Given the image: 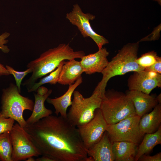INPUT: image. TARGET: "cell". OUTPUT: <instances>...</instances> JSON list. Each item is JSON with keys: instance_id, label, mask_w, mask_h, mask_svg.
<instances>
[{"instance_id": "obj_2", "label": "cell", "mask_w": 161, "mask_h": 161, "mask_svg": "<svg viewBox=\"0 0 161 161\" xmlns=\"http://www.w3.org/2000/svg\"><path fill=\"white\" fill-rule=\"evenodd\" d=\"M85 55L82 50L74 51L69 44H60L43 52L38 58L28 64L27 67L32 69V74L23 84L28 86L29 88L38 78L54 70L61 62L80 58Z\"/></svg>"}, {"instance_id": "obj_7", "label": "cell", "mask_w": 161, "mask_h": 161, "mask_svg": "<svg viewBox=\"0 0 161 161\" xmlns=\"http://www.w3.org/2000/svg\"><path fill=\"white\" fill-rule=\"evenodd\" d=\"M140 118L136 115L116 123L108 124L106 131L111 141H124L138 144L144 135L139 128Z\"/></svg>"}, {"instance_id": "obj_8", "label": "cell", "mask_w": 161, "mask_h": 161, "mask_svg": "<svg viewBox=\"0 0 161 161\" xmlns=\"http://www.w3.org/2000/svg\"><path fill=\"white\" fill-rule=\"evenodd\" d=\"M10 136L13 148L12 161L26 160L30 157L41 155L23 128L18 123L13 125Z\"/></svg>"}, {"instance_id": "obj_3", "label": "cell", "mask_w": 161, "mask_h": 161, "mask_svg": "<svg viewBox=\"0 0 161 161\" xmlns=\"http://www.w3.org/2000/svg\"><path fill=\"white\" fill-rule=\"evenodd\" d=\"M139 42L128 43L118 50L117 53L101 72L102 78L95 89L104 93L108 81L112 78L124 75L130 72L144 70L136 62L139 48Z\"/></svg>"}, {"instance_id": "obj_9", "label": "cell", "mask_w": 161, "mask_h": 161, "mask_svg": "<svg viewBox=\"0 0 161 161\" xmlns=\"http://www.w3.org/2000/svg\"><path fill=\"white\" fill-rule=\"evenodd\" d=\"M95 16L90 13H83L78 4L73 5L71 11L67 13L66 18L73 25L76 26L84 38H91L97 46L98 49L109 43L104 37L97 34L92 29L90 21L93 20Z\"/></svg>"}, {"instance_id": "obj_20", "label": "cell", "mask_w": 161, "mask_h": 161, "mask_svg": "<svg viewBox=\"0 0 161 161\" xmlns=\"http://www.w3.org/2000/svg\"><path fill=\"white\" fill-rule=\"evenodd\" d=\"M142 141L138 145L134 161H138L142 155L150 153L156 145L161 144V125L155 132L145 134Z\"/></svg>"}, {"instance_id": "obj_23", "label": "cell", "mask_w": 161, "mask_h": 161, "mask_svg": "<svg viewBox=\"0 0 161 161\" xmlns=\"http://www.w3.org/2000/svg\"><path fill=\"white\" fill-rule=\"evenodd\" d=\"M158 57L157 52L152 51L142 54L140 57L137 58L136 62L140 66L144 69L155 63Z\"/></svg>"}, {"instance_id": "obj_14", "label": "cell", "mask_w": 161, "mask_h": 161, "mask_svg": "<svg viewBox=\"0 0 161 161\" xmlns=\"http://www.w3.org/2000/svg\"><path fill=\"white\" fill-rule=\"evenodd\" d=\"M88 156L94 161H114L112 142L105 131L100 140L92 147L86 149Z\"/></svg>"}, {"instance_id": "obj_4", "label": "cell", "mask_w": 161, "mask_h": 161, "mask_svg": "<svg viewBox=\"0 0 161 161\" xmlns=\"http://www.w3.org/2000/svg\"><path fill=\"white\" fill-rule=\"evenodd\" d=\"M100 109L108 125L136 115L133 103L126 94L113 89L105 91Z\"/></svg>"}, {"instance_id": "obj_15", "label": "cell", "mask_w": 161, "mask_h": 161, "mask_svg": "<svg viewBox=\"0 0 161 161\" xmlns=\"http://www.w3.org/2000/svg\"><path fill=\"white\" fill-rule=\"evenodd\" d=\"M83 82V78L81 76L74 83L69 85L66 92L61 96L55 98L48 97L47 102L52 104L54 107L55 113L56 116L60 114L64 118H67V110L68 107L72 103V96L75 89Z\"/></svg>"}, {"instance_id": "obj_29", "label": "cell", "mask_w": 161, "mask_h": 161, "mask_svg": "<svg viewBox=\"0 0 161 161\" xmlns=\"http://www.w3.org/2000/svg\"><path fill=\"white\" fill-rule=\"evenodd\" d=\"M160 26L161 25H159L158 27H157L155 28V30H154L153 31V32L151 33L152 34H151L149 35V36H151V37L147 38H144L142 39H141L140 41H150L157 40L158 38H159V37L154 35L160 34V31L158 32V31L160 30Z\"/></svg>"}, {"instance_id": "obj_26", "label": "cell", "mask_w": 161, "mask_h": 161, "mask_svg": "<svg viewBox=\"0 0 161 161\" xmlns=\"http://www.w3.org/2000/svg\"><path fill=\"white\" fill-rule=\"evenodd\" d=\"M10 35V34L5 32L0 35V49L4 53H7L10 51L8 47L4 44L7 43L8 40L6 39Z\"/></svg>"}, {"instance_id": "obj_11", "label": "cell", "mask_w": 161, "mask_h": 161, "mask_svg": "<svg viewBox=\"0 0 161 161\" xmlns=\"http://www.w3.org/2000/svg\"><path fill=\"white\" fill-rule=\"evenodd\" d=\"M129 90H137L149 94L156 87H161V74L143 70L134 72L127 82Z\"/></svg>"}, {"instance_id": "obj_21", "label": "cell", "mask_w": 161, "mask_h": 161, "mask_svg": "<svg viewBox=\"0 0 161 161\" xmlns=\"http://www.w3.org/2000/svg\"><path fill=\"white\" fill-rule=\"evenodd\" d=\"M10 131L0 134V158L2 161H12L13 148L10 138Z\"/></svg>"}, {"instance_id": "obj_32", "label": "cell", "mask_w": 161, "mask_h": 161, "mask_svg": "<svg viewBox=\"0 0 161 161\" xmlns=\"http://www.w3.org/2000/svg\"><path fill=\"white\" fill-rule=\"evenodd\" d=\"M156 98L158 104H161V95L160 93Z\"/></svg>"}, {"instance_id": "obj_19", "label": "cell", "mask_w": 161, "mask_h": 161, "mask_svg": "<svg viewBox=\"0 0 161 161\" xmlns=\"http://www.w3.org/2000/svg\"><path fill=\"white\" fill-rule=\"evenodd\" d=\"M52 92V90L49 89L44 95H41L38 93L34 94L35 101L32 112L31 115L26 121L27 124H32L52 114V111L45 107L44 102Z\"/></svg>"}, {"instance_id": "obj_30", "label": "cell", "mask_w": 161, "mask_h": 161, "mask_svg": "<svg viewBox=\"0 0 161 161\" xmlns=\"http://www.w3.org/2000/svg\"><path fill=\"white\" fill-rule=\"evenodd\" d=\"M42 156L39 158H38L35 160L36 161H56V160L52 157L47 155H42Z\"/></svg>"}, {"instance_id": "obj_6", "label": "cell", "mask_w": 161, "mask_h": 161, "mask_svg": "<svg viewBox=\"0 0 161 161\" xmlns=\"http://www.w3.org/2000/svg\"><path fill=\"white\" fill-rule=\"evenodd\" d=\"M1 104V112L4 117L13 119L22 128L26 126L27 123L23 117L24 111H32L34 103L28 97L21 95L16 85L11 83L3 90Z\"/></svg>"}, {"instance_id": "obj_12", "label": "cell", "mask_w": 161, "mask_h": 161, "mask_svg": "<svg viewBox=\"0 0 161 161\" xmlns=\"http://www.w3.org/2000/svg\"><path fill=\"white\" fill-rule=\"evenodd\" d=\"M109 55L107 49L102 48L95 53L82 57L80 62L83 72L89 75L101 73L108 64L107 57Z\"/></svg>"}, {"instance_id": "obj_5", "label": "cell", "mask_w": 161, "mask_h": 161, "mask_svg": "<svg viewBox=\"0 0 161 161\" xmlns=\"http://www.w3.org/2000/svg\"><path fill=\"white\" fill-rule=\"evenodd\" d=\"M104 94L95 89L90 97L85 98L79 91H75L71 106L67 114L68 120L76 127L89 122L94 118L96 109L100 108Z\"/></svg>"}, {"instance_id": "obj_17", "label": "cell", "mask_w": 161, "mask_h": 161, "mask_svg": "<svg viewBox=\"0 0 161 161\" xmlns=\"http://www.w3.org/2000/svg\"><path fill=\"white\" fill-rule=\"evenodd\" d=\"M138 144L124 141L112 143L114 161H134L137 154Z\"/></svg>"}, {"instance_id": "obj_1", "label": "cell", "mask_w": 161, "mask_h": 161, "mask_svg": "<svg viewBox=\"0 0 161 161\" xmlns=\"http://www.w3.org/2000/svg\"><path fill=\"white\" fill-rule=\"evenodd\" d=\"M23 128L41 155L56 161H86L87 154L77 127L67 118L50 115Z\"/></svg>"}, {"instance_id": "obj_10", "label": "cell", "mask_w": 161, "mask_h": 161, "mask_svg": "<svg viewBox=\"0 0 161 161\" xmlns=\"http://www.w3.org/2000/svg\"><path fill=\"white\" fill-rule=\"evenodd\" d=\"M108 124L100 108L96 109L94 118L89 122L77 127L86 149L98 142L106 131Z\"/></svg>"}, {"instance_id": "obj_13", "label": "cell", "mask_w": 161, "mask_h": 161, "mask_svg": "<svg viewBox=\"0 0 161 161\" xmlns=\"http://www.w3.org/2000/svg\"><path fill=\"white\" fill-rule=\"evenodd\" d=\"M125 94L132 101L136 115L140 117L158 104L156 97L140 91L128 90Z\"/></svg>"}, {"instance_id": "obj_25", "label": "cell", "mask_w": 161, "mask_h": 161, "mask_svg": "<svg viewBox=\"0 0 161 161\" xmlns=\"http://www.w3.org/2000/svg\"><path fill=\"white\" fill-rule=\"evenodd\" d=\"M14 122L15 120L12 118L4 117L0 111V134L10 131Z\"/></svg>"}, {"instance_id": "obj_33", "label": "cell", "mask_w": 161, "mask_h": 161, "mask_svg": "<svg viewBox=\"0 0 161 161\" xmlns=\"http://www.w3.org/2000/svg\"><path fill=\"white\" fill-rule=\"evenodd\" d=\"M26 161H35V160L32 157V156L30 157H28L26 160Z\"/></svg>"}, {"instance_id": "obj_27", "label": "cell", "mask_w": 161, "mask_h": 161, "mask_svg": "<svg viewBox=\"0 0 161 161\" xmlns=\"http://www.w3.org/2000/svg\"><path fill=\"white\" fill-rule=\"evenodd\" d=\"M138 161H161V153L160 152L156 154L151 156L143 154L140 157Z\"/></svg>"}, {"instance_id": "obj_34", "label": "cell", "mask_w": 161, "mask_h": 161, "mask_svg": "<svg viewBox=\"0 0 161 161\" xmlns=\"http://www.w3.org/2000/svg\"><path fill=\"white\" fill-rule=\"evenodd\" d=\"M86 161H94L93 158L91 156H89L86 158Z\"/></svg>"}, {"instance_id": "obj_35", "label": "cell", "mask_w": 161, "mask_h": 161, "mask_svg": "<svg viewBox=\"0 0 161 161\" xmlns=\"http://www.w3.org/2000/svg\"><path fill=\"white\" fill-rule=\"evenodd\" d=\"M153 0L157 2L160 5H161V0Z\"/></svg>"}, {"instance_id": "obj_36", "label": "cell", "mask_w": 161, "mask_h": 161, "mask_svg": "<svg viewBox=\"0 0 161 161\" xmlns=\"http://www.w3.org/2000/svg\"><path fill=\"white\" fill-rule=\"evenodd\" d=\"M1 160V159H0V161Z\"/></svg>"}, {"instance_id": "obj_31", "label": "cell", "mask_w": 161, "mask_h": 161, "mask_svg": "<svg viewBox=\"0 0 161 161\" xmlns=\"http://www.w3.org/2000/svg\"><path fill=\"white\" fill-rule=\"evenodd\" d=\"M10 75L5 66L0 63V76H8Z\"/></svg>"}, {"instance_id": "obj_18", "label": "cell", "mask_w": 161, "mask_h": 161, "mask_svg": "<svg viewBox=\"0 0 161 161\" xmlns=\"http://www.w3.org/2000/svg\"><path fill=\"white\" fill-rule=\"evenodd\" d=\"M161 104H158L150 113L143 115L140 117L139 127L141 134L153 133L161 126Z\"/></svg>"}, {"instance_id": "obj_22", "label": "cell", "mask_w": 161, "mask_h": 161, "mask_svg": "<svg viewBox=\"0 0 161 161\" xmlns=\"http://www.w3.org/2000/svg\"><path fill=\"white\" fill-rule=\"evenodd\" d=\"M64 61L61 62L58 67L50 72L48 75L41 79L38 82L35 83L28 88V92L36 91L37 89L41 85L46 83H49L51 85L56 84L58 83L59 75Z\"/></svg>"}, {"instance_id": "obj_28", "label": "cell", "mask_w": 161, "mask_h": 161, "mask_svg": "<svg viewBox=\"0 0 161 161\" xmlns=\"http://www.w3.org/2000/svg\"><path fill=\"white\" fill-rule=\"evenodd\" d=\"M144 70L161 74V57L159 56L157 61L155 63L151 66L145 68Z\"/></svg>"}, {"instance_id": "obj_16", "label": "cell", "mask_w": 161, "mask_h": 161, "mask_svg": "<svg viewBox=\"0 0 161 161\" xmlns=\"http://www.w3.org/2000/svg\"><path fill=\"white\" fill-rule=\"evenodd\" d=\"M83 72L80 61L75 59L64 61L58 83L64 85L72 84L81 76Z\"/></svg>"}, {"instance_id": "obj_24", "label": "cell", "mask_w": 161, "mask_h": 161, "mask_svg": "<svg viewBox=\"0 0 161 161\" xmlns=\"http://www.w3.org/2000/svg\"><path fill=\"white\" fill-rule=\"evenodd\" d=\"M5 67L10 74L13 75L16 83V86L19 92H21V86L22 81L24 78L28 74L32 72V69L28 68L24 71H18L15 70L13 68L8 65Z\"/></svg>"}]
</instances>
